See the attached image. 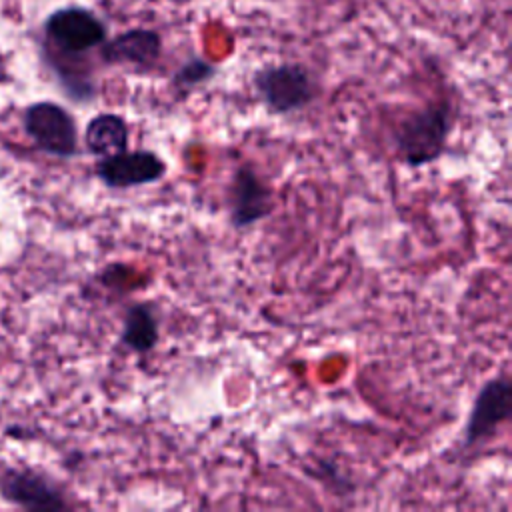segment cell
<instances>
[{
  "instance_id": "1",
  "label": "cell",
  "mask_w": 512,
  "mask_h": 512,
  "mask_svg": "<svg viewBox=\"0 0 512 512\" xmlns=\"http://www.w3.org/2000/svg\"><path fill=\"white\" fill-rule=\"evenodd\" d=\"M44 58L72 100L94 98V84L78 60L108 38L104 20L84 6H62L44 20Z\"/></svg>"
},
{
  "instance_id": "2",
  "label": "cell",
  "mask_w": 512,
  "mask_h": 512,
  "mask_svg": "<svg viewBox=\"0 0 512 512\" xmlns=\"http://www.w3.org/2000/svg\"><path fill=\"white\" fill-rule=\"evenodd\" d=\"M454 118L450 102H430L402 116L392 128V148L398 162L410 168L436 162L446 152Z\"/></svg>"
},
{
  "instance_id": "3",
  "label": "cell",
  "mask_w": 512,
  "mask_h": 512,
  "mask_svg": "<svg viewBox=\"0 0 512 512\" xmlns=\"http://www.w3.org/2000/svg\"><path fill=\"white\" fill-rule=\"evenodd\" d=\"M254 90L270 114H294L310 106L318 96L314 76L304 64H268L254 72Z\"/></svg>"
},
{
  "instance_id": "4",
  "label": "cell",
  "mask_w": 512,
  "mask_h": 512,
  "mask_svg": "<svg viewBox=\"0 0 512 512\" xmlns=\"http://www.w3.org/2000/svg\"><path fill=\"white\" fill-rule=\"evenodd\" d=\"M24 134L32 144L52 158H74L78 156L80 138L74 116L58 102L38 100L22 112Z\"/></svg>"
},
{
  "instance_id": "5",
  "label": "cell",
  "mask_w": 512,
  "mask_h": 512,
  "mask_svg": "<svg viewBox=\"0 0 512 512\" xmlns=\"http://www.w3.org/2000/svg\"><path fill=\"white\" fill-rule=\"evenodd\" d=\"M0 496L28 512H62L70 508L62 488L44 472L28 466H8L2 470Z\"/></svg>"
},
{
  "instance_id": "6",
  "label": "cell",
  "mask_w": 512,
  "mask_h": 512,
  "mask_svg": "<svg viewBox=\"0 0 512 512\" xmlns=\"http://www.w3.org/2000/svg\"><path fill=\"white\" fill-rule=\"evenodd\" d=\"M512 414V382L506 374H496L488 378L474 396L466 426L464 444L472 448L482 444L498 432L510 420Z\"/></svg>"
},
{
  "instance_id": "7",
  "label": "cell",
  "mask_w": 512,
  "mask_h": 512,
  "mask_svg": "<svg viewBox=\"0 0 512 512\" xmlns=\"http://www.w3.org/2000/svg\"><path fill=\"white\" fill-rule=\"evenodd\" d=\"M168 172L166 160L154 150H120L94 164L96 178L110 190H128L160 182Z\"/></svg>"
},
{
  "instance_id": "8",
  "label": "cell",
  "mask_w": 512,
  "mask_h": 512,
  "mask_svg": "<svg viewBox=\"0 0 512 512\" xmlns=\"http://www.w3.org/2000/svg\"><path fill=\"white\" fill-rule=\"evenodd\" d=\"M274 210L272 188L252 164H238L228 186V216L234 228H250Z\"/></svg>"
},
{
  "instance_id": "9",
  "label": "cell",
  "mask_w": 512,
  "mask_h": 512,
  "mask_svg": "<svg viewBox=\"0 0 512 512\" xmlns=\"http://www.w3.org/2000/svg\"><path fill=\"white\" fill-rule=\"evenodd\" d=\"M162 52V38L152 28H128L100 46V60L110 66L150 68Z\"/></svg>"
},
{
  "instance_id": "10",
  "label": "cell",
  "mask_w": 512,
  "mask_h": 512,
  "mask_svg": "<svg viewBox=\"0 0 512 512\" xmlns=\"http://www.w3.org/2000/svg\"><path fill=\"white\" fill-rule=\"evenodd\" d=\"M82 140L88 154L102 158L128 148L130 128L124 116L116 112H100L84 126Z\"/></svg>"
},
{
  "instance_id": "11",
  "label": "cell",
  "mask_w": 512,
  "mask_h": 512,
  "mask_svg": "<svg viewBox=\"0 0 512 512\" xmlns=\"http://www.w3.org/2000/svg\"><path fill=\"white\" fill-rule=\"evenodd\" d=\"M118 340L130 352H152L160 340V328L154 306L148 302H134L132 306H128Z\"/></svg>"
},
{
  "instance_id": "12",
  "label": "cell",
  "mask_w": 512,
  "mask_h": 512,
  "mask_svg": "<svg viewBox=\"0 0 512 512\" xmlns=\"http://www.w3.org/2000/svg\"><path fill=\"white\" fill-rule=\"evenodd\" d=\"M216 66L202 56H190L172 76V84L176 90L188 92L194 90L206 82H210L216 76Z\"/></svg>"
}]
</instances>
